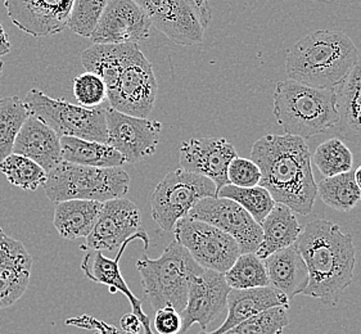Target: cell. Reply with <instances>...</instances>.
Segmentation results:
<instances>
[{"instance_id": "cell-1", "label": "cell", "mask_w": 361, "mask_h": 334, "mask_svg": "<svg viewBox=\"0 0 361 334\" xmlns=\"http://www.w3.org/2000/svg\"><path fill=\"white\" fill-rule=\"evenodd\" d=\"M251 160L261 171L260 187L276 204L307 216L318 197V184L311 166L306 140L288 134H267L252 146Z\"/></svg>"}, {"instance_id": "cell-2", "label": "cell", "mask_w": 361, "mask_h": 334, "mask_svg": "<svg viewBox=\"0 0 361 334\" xmlns=\"http://www.w3.org/2000/svg\"><path fill=\"white\" fill-rule=\"evenodd\" d=\"M296 245L309 273L301 295L336 305L354 279L356 251L351 234L332 221L315 218L302 229Z\"/></svg>"}, {"instance_id": "cell-3", "label": "cell", "mask_w": 361, "mask_h": 334, "mask_svg": "<svg viewBox=\"0 0 361 334\" xmlns=\"http://www.w3.org/2000/svg\"><path fill=\"white\" fill-rule=\"evenodd\" d=\"M357 48L345 32L318 30L300 39L287 53L290 80L326 89L338 87L359 61Z\"/></svg>"}, {"instance_id": "cell-4", "label": "cell", "mask_w": 361, "mask_h": 334, "mask_svg": "<svg viewBox=\"0 0 361 334\" xmlns=\"http://www.w3.org/2000/svg\"><path fill=\"white\" fill-rule=\"evenodd\" d=\"M273 98L275 118L288 135L310 139L338 123L336 87L319 89L287 79L276 84Z\"/></svg>"}, {"instance_id": "cell-5", "label": "cell", "mask_w": 361, "mask_h": 334, "mask_svg": "<svg viewBox=\"0 0 361 334\" xmlns=\"http://www.w3.org/2000/svg\"><path fill=\"white\" fill-rule=\"evenodd\" d=\"M137 269L145 297L153 309L157 311L169 306L178 313L187 306L192 279L204 271L176 240L165 248L159 259H149L143 254L137 260Z\"/></svg>"}, {"instance_id": "cell-6", "label": "cell", "mask_w": 361, "mask_h": 334, "mask_svg": "<svg viewBox=\"0 0 361 334\" xmlns=\"http://www.w3.org/2000/svg\"><path fill=\"white\" fill-rule=\"evenodd\" d=\"M130 180L121 167L101 168L62 161L48 174L44 190L56 204L70 199L107 202L123 198L129 192Z\"/></svg>"}, {"instance_id": "cell-7", "label": "cell", "mask_w": 361, "mask_h": 334, "mask_svg": "<svg viewBox=\"0 0 361 334\" xmlns=\"http://www.w3.org/2000/svg\"><path fill=\"white\" fill-rule=\"evenodd\" d=\"M159 94L152 63L137 44H129L114 85L107 90L109 107L129 115L148 118Z\"/></svg>"}, {"instance_id": "cell-8", "label": "cell", "mask_w": 361, "mask_h": 334, "mask_svg": "<svg viewBox=\"0 0 361 334\" xmlns=\"http://www.w3.org/2000/svg\"><path fill=\"white\" fill-rule=\"evenodd\" d=\"M26 104L31 116L48 125L59 137L107 143L106 109H85L48 97L37 87L26 95Z\"/></svg>"}, {"instance_id": "cell-9", "label": "cell", "mask_w": 361, "mask_h": 334, "mask_svg": "<svg viewBox=\"0 0 361 334\" xmlns=\"http://www.w3.org/2000/svg\"><path fill=\"white\" fill-rule=\"evenodd\" d=\"M217 197L215 183L202 175L176 168L157 184L151 197V212L164 232L171 233L180 218L188 216L200 201Z\"/></svg>"}, {"instance_id": "cell-10", "label": "cell", "mask_w": 361, "mask_h": 334, "mask_svg": "<svg viewBox=\"0 0 361 334\" xmlns=\"http://www.w3.org/2000/svg\"><path fill=\"white\" fill-rule=\"evenodd\" d=\"M159 32L183 47L201 44L212 18L209 0H134Z\"/></svg>"}, {"instance_id": "cell-11", "label": "cell", "mask_w": 361, "mask_h": 334, "mask_svg": "<svg viewBox=\"0 0 361 334\" xmlns=\"http://www.w3.org/2000/svg\"><path fill=\"white\" fill-rule=\"evenodd\" d=\"M175 240L204 270L225 274L240 254L238 243L215 226L195 218H180L173 228Z\"/></svg>"}, {"instance_id": "cell-12", "label": "cell", "mask_w": 361, "mask_h": 334, "mask_svg": "<svg viewBox=\"0 0 361 334\" xmlns=\"http://www.w3.org/2000/svg\"><path fill=\"white\" fill-rule=\"evenodd\" d=\"M142 215L137 204L125 198H117L103 204L99 218L87 235L85 248L89 251H116L128 240L145 242L149 246L147 233L140 228Z\"/></svg>"}, {"instance_id": "cell-13", "label": "cell", "mask_w": 361, "mask_h": 334, "mask_svg": "<svg viewBox=\"0 0 361 334\" xmlns=\"http://www.w3.org/2000/svg\"><path fill=\"white\" fill-rule=\"evenodd\" d=\"M188 218L207 223L231 235L238 243L240 254H256L262 242L260 224L242 206L228 198H204L190 210Z\"/></svg>"}, {"instance_id": "cell-14", "label": "cell", "mask_w": 361, "mask_h": 334, "mask_svg": "<svg viewBox=\"0 0 361 334\" xmlns=\"http://www.w3.org/2000/svg\"><path fill=\"white\" fill-rule=\"evenodd\" d=\"M106 123L107 144L121 153L125 163H137L157 151L159 134L164 128L157 120L129 116L107 107Z\"/></svg>"}, {"instance_id": "cell-15", "label": "cell", "mask_w": 361, "mask_h": 334, "mask_svg": "<svg viewBox=\"0 0 361 334\" xmlns=\"http://www.w3.org/2000/svg\"><path fill=\"white\" fill-rule=\"evenodd\" d=\"M152 23L134 0H109L90 35L93 44H137L151 37Z\"/></svg>"}, {"instance_id": "cell-16", "label": "cell", "mask_w": 361, "mask_h": 334, "mask_svg": "<svg viewBox=\"0 0 361 334\" xmlns=\"http://www.w3.org/2000/svg\"><path fill=\"white\" fill-rule=\"evenodd\" d=\"M231 290L221 273L204 270L202 274L195 276L189 287L187 306L180 313V333H185L195 324H200L203 330L207 329L226 309Z\"/></svg>"}, {"instance_id": "cell-17", "label": "cell", "mask_w": 361, "mask_h": 334, "mask_svg": "<svg viewBox=\"0 0 361 334\" xmlns=\"http://www.w3.org/2000/svg\"><path fill=\"white\" fill-rule=\"evenodd\" d=\"M73 0H4L12 23L31 37L57 35L67 29Z\"/></svg>"}, {"instance_id": "cell-18", "label": "cell", "mask_w": 361, "mask_h": 334, "mask_svg": "<svg viewBox=\"0 0 361 334\" xmlns=\"http://www.w3.org/2000/svg\"><path fill=\"white\" fill-rule=\"evenodd\" d=\"M238 157L237 149L224 138H192L180 146L183 170L202 175L215 183L217 193L228 185V167Z\"/></svg>"}, {"instance_id": "cell-19", "label": "cell", "mask_w": 361, "mask_h": 334, "mask_svg": "<svg viewBox=\"0 0 361 334\" xmlns=\"http://www.w3.org/2000/svg\"><path fill=\"white\" fill-rule=\"evenodd\" d=\"M130 242L133 240H128L123 243L116 254L115 259H109L107 256H104L101 251H87V254L84 256L82 262H81V269L90 280H93L95 283L107 285L111 293H116V292L123 293V296L128 298L130 302L133 314L137 315L140 320V323L143 326V334H153L152 329H151V321H149V318L145 315V310L142 307V302L133 295V292L128 287V283L125 282L123 274L120 271L121 256H123L125 248Z\"/></svg>"}, {"instance_id": "cell-20", "label": "cell", "mask_w": 361, "mask_h": 334, "mask_svg": "<svg viewBox=\"0 0 361 334\" xmlns=\"http://www.w3.org/2000/svg\"><path fill=\"white\" fill-rule=\"evenodd\" d=\"M13 153L37 162L49 174L62 162L61 137L39 118L30 116L16 138Z\"/></svg>"}, {"instance_id": "cell-21", "label": "cell", "mask_w": 361, "mask_h": 334, "mask_svg": "<svg viewBox=\"0 0 361 334\" xmlns=\"http://www.w3.org/2000/svg\"><path fill=\"white\" fill-rule=\"evenodd\" d=\"M278 306L289 307V299L284 293L271 285L251 290H231L226 301L228 315L224 323L212 332L198 334H224L253 315Z\"/></svg>"}, {"instance_id": "cell-22", "label": "cell", "mask_w": 361, "mask_h": 334, "mask_svg": "<svg viewBox=\"0 0 361 334\" xmlns=\"http://www.w3.org/2000/svg\"><path fill=\"white\" fill-rule=\"evenodd\" d=\"M270 285L284 293L289 301L304 292L309 273L297 245L267 256L264 260Z\"/></svg>"}, {"instance_id": "cell-23", "label": "cell", "mask_w": 361, "mask_h": 334, "mask_svg": "<svg viewBox=\"0 0 361 334\" xmlns=\"http://www.w3.org/2000/svg\"><path fill=\"white\" fill-rule=\"evenodd\" d=\"M338 123L334 130L341 138L361 144V61L336 87Z\"/></svg>"}, {"instance_id": "cell-24", "label": "cell", "mask_w": 361, "mask_h": 334, "mask_svg": "<svg viewBox=\"0 0 361 334\" xmlns=\"http://www.w3.org/2000/svg\"><path fill=\"white\" fill-rule=\"evenodd\" d=\"M104 202L70 199L56 204L53 225L61 238L75 240L87 238L99 218Z\"/></svg>"}, {"instance_id": "cell-25", "label": "cell", "mask_w": 361, "mask_h": 334, "mask_svg": "<svg viewBox=\"0 0 361 334\" xmlns=\"http://www.w3.org/2000/svg\"><path fill=\"white\" fill-rule=\"evenodd\" d=\"M260 225L262 242L256 254L261 260H265L267 256L276 251L295 245L302 232L296 214L282 204H275L273 210L270 211Z\"/></svg>"}, {"instance_id": "cell-26", "label": "cell", "mask_w": 361, "mask_h": 334, "mask_svg": "<svg viewBox=\"0 0 361 334\" xmlns=\"http://www.w3.org/2000/svg\"><path fill=\"white\" fill-rule=\"evenodd\" d=\"M62 160L82 166L121 167L125 163L121 153L107 143H99L85 139L61 137Z\"/></svg>"}, {"instance_id": "cell-27", "label": "cell", "mask_w": 361, "mask_h": 334, "mask_svg": "<svg viewBox=\"0 0 361 334\" xmlns=\"http://www.w3.org/2000/svg\"><path fill=\"white\" fill-rule=\"evenodd\" d=\"M318 196L326 206L341 212H350L360 204L361 192L355 182L354 171L324 178L318 184Z\"/></svg>"}, {"instance_id": "cell-28", "label": "cell", "mask_w": 361, "mask_h": 334, "mask_svg": "<svg viewBox=\"0 0 361 334\" xmlns=\"http://www.w3.org/2000/svg\"><path fill=\"white\" fill-rule=\"evenodd\" d=\"M30 116L29 107L20 97L0 98V162L13 153L16 138Z\"/></svg>"}, {"instance_id": "cell-29", "label": "cell", "mask_w": 361, "mask_h": 334, "mask_svg": "<svg viewBox=\"0 0 361 334\" xmlns=\"http://www.w3.org/2000/svg\"><path fill=\"white\" fill-rule=\"evenodd\" d=\"M231 290H251L270 287L264 260L256 254H240L224 274Z\"/></svg>"}, {"instance_id": "cell-30", "label": "cell", "mask_w": 361, "mask_h": 334, "mask_svg": "<svg viewBox=\"0 0 361 334\" xmlns=\"http://www.w3.org/2000/svg\"><path fill=\"white\" fill-rule=\"evenodd\" d=\"M0 171L12 185L29 192L44 187L48 178V173L37 162L16 153L0 162Z\"/></svg>"}, {"instance_id": "cell-31", "label": "cell", "mask_w": 361, "mask_h": 334, "mask_svg": "<svg viewBox=\"0 0 361 334\" xmlns=\"http://www.w3.org/2000/svg\"><path fill=\"white\" fill-rule=\"evenodd\" d=\"M311 162H314L324 178H332L353 170L354 154L342 139L334 137L318 146Z\"/></svg>"}, {"instance_id": "cell-32", "label": "cell", "mask_w": 361, "mask_h": 334, "mask_svg": "<svg viewBox=\"0 0 361 334\" xmlns=\"http://www.w3.org/2000/svg\"><path fill=\"white\" fill-rule=\"evenodd\" d=\"M217 197L228 198L237 202L259 224L265 220L276 204L267 189L262 188L260 185L252 187V188H240V187L228 184L219 190Z\"/></svg>"}, {"instance_id": "cell-33", "label": "cell", "mask_w": 361, "mask_h": 334, "mask_svg": "<svg viewBox=\"0 0 361 334\" xmlns=\"http://www.w3.org/2000/svg\"><path fill=\"white\" fill-rule=\"evenodd\" d=\"M289 307L278 306L253 315L224 334H282L289 326Z\"/></svg>"}, {"instance_id": "cell-34", "label": "cell", "mask_w": 361, "mask_h": 334, "mask_svg": "<svg viewBox=\"0 0 361 334\" xmlns=\"http://www.w3.org/2000/svg\"><path fill=\"white\" fill-rule=\"evenodd\" d=\"M31 268L29 265L0 268V310L15 305L27 291Z\"/></svg>"}, {"instance_id": "cell-35", "label": "cell", "mask_w": 361, "mask_h": 334, "mask_svg": "<svg viewBox=\"0 0 361 334\" xmlns=\"http://www.w3.org/2000/svg\"><path fill=\"white\" fill-rule=\"evenodd\" d=\"M107 3L109 0H73L67 27L79 37H90Z\"/></svg>"}, {"instance_id": "cell-36", "label": "cell", "mask_w": 361, "mask_h": 334, "mask_svg": "<svg viewBox=\"0 0 361 334\" xmlns=\"http://www.w3.org/2000/svg\"><path fill=\"white\" fill-rule=\"evenodd\" d=\"M73 95L80 106L98 109L107 99V87L94 73H80L73 79Z\"/></svg>"}, {"instance_id": "cell-37", "label": "cell", "mask_w": 361, "mask_h": 334, "mask_svg": "<svg viewBox=\"0 0 361 334\" xmlns=\"http://www.w3.org/2000/svg\"><path fill=\"white\" fill-rule=\"evenodd\" d=\"M261 171L251 159L235 157L228 167V182L240 188H252L260 184Z\"/></svg>"}, {"instance_id": "cell-38", "label": "cell", "mask_w": 361, "mask_h": 334, "mask_svg": "<svg viewBox=\"0 0 361 334\" xmlns=\"http://www.w3.org/2000/svg\"><path fill=\"white\" fill-rule=\"evenodd\" d=\"M12 265L32 266V257L20 240L9 237L0 229V268Z\"/></svg>"}, {"instance_id": "cell-39", "label": "cell", "mask_w": 361, "mask_h": 334, "mask_svg": "<svg viewBox=\"0 0 361 334\" xmlns=\"http://www.w3.org/2000/svg\"><path fill=\"white\" fill-rule=\"evenodd\" d=\"M154 328L159 334L180 333V313L169 306L159 309L154 315Z\"/></svg>"}, {"instance_id": "cell-40", "label": "cell", "mask_w": 361, "mask_h": 334, "mask_svg": "<svg viewBox=\"0 0 361 334\" xmlns=\"http://www.w3.org/2000/svg\"><path fill=\"white\" fill-rule=\"evenodd\" d=\"M121 327L125 332L130 334H137L143 329L140 320L137 315H134L133 313L123 315L121 318Z\"/></svg>"}, {"instance_id": "cell-41", "label": "cell", "mask_w": 361, "mask_h": 334, "mask_svg": "<svg viewBox=\"0 0 361 334\" xmlns=\"http://www.w3.org/2000/svg\"><path fill=\"white\" fill-rule=\"evenodd\" d=\"M11 51V42L8 37L7 31L3 27L1 22H0V57L6 56Z\"/></svg>"}, {"instance_id": "cell-42", "label": "cell", "mask_w": 361, "mask_h": 334, "mask_svg": "<svg viewBox=\"0 0 361 334\" xmlns=\"http://www.w3.org/2000/svg\"><path fill=\"white\" fill-rule=\"evenodd\" d=\"M354 178L356 185H357V188L360 189L361 192V165L356 168V171H354Z\"/></svg>"}, {"instance_id": "cell-43", "label": "cell", "mask_w": 361, "mask_h": 334, "mask_svg": "<svg viewBox=\"0 0 361 334\" xmlns=\"http://www.w3.org/2000/svg\"><path fill=\"white\" fill-rule=\"evenodd\" d=\"M3 68H4V62H3V59L0 58V76L3 75Z\"/></svg>"}]
</instances>
